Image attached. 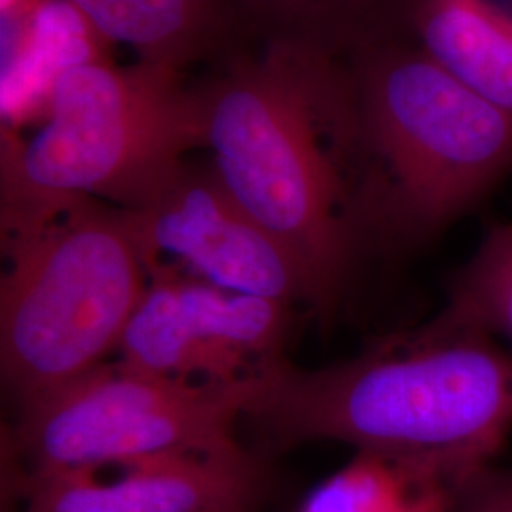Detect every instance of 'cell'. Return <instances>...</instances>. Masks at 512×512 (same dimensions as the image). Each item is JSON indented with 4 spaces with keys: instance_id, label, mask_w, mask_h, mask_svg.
I'll use <instances>...</instances> for the list:
<instances>
[{
    "instance_id": "1",
    "label": "cell",
    "mask_w": 512,
    "mask_h": 512,
    "mask_svg": "<svg viewBox=\"0 0 512 512\" xmlns=\"http://www.w3.org/2000/svg\"><path fill=\"white\" fill-rule=\"evenodd\" d=\"M205 148L239 205L308 272L315 308L329 311L348 275L365 205L361 116L348 59L275 40L200 90Z\"/></svg>"
},
{
    "instance_id": "2",
    "label": "cell",
    "mask_w": 512,
    "mask_h": 512,
    "mask_svg": "<svg viewBox=\"0 0 512 512\" xmlns=\"http://www.w3.org/2000/svg\"><path fill=\"white\" fill-rule=\"evenodd\" d=\"M285 440H336L389 456L492 458L512 427V355L492 338L408 334L391 348L258 376L247 414Z\"/></svg>"
},
{
    "instance_id": "3",
    "label": "cell",
    "mask_w": 512,
    "mask_h": 512,
    "mask_svg": "<svg viewBox=\"0 0 512 512\" xmlns=\"http://www.w3.org/2000/svg\"><path fill=\"white\" fill-rule=\"evenodd\" d=\"M198 147L202 93L184 86L181 71L143 61L74 67L31 137L2 131V224L78 198L145 209Z\"/></svg>"
},
{
    "instance_id": "4",
    "label": "cell",
    "mask_w": 512,
    "mask_h": 512,
    "mask_svg": "<svg viewBox=\"0 0 512 512\" xmlns=\"http://www.w3.org/2000/svg\"><path fill=\"white\" fill-rule=\"evenodd\" d=\"M2 380L21 404L105 365L154 264L128 209L78 198L2 226Z\"/></svg>"
},
{
    "instance_id": "5",
    "label": "cell",
    "mask_w": 512,
    "mask_h": 512,
    "mask_svg": "<svg viewBox=\"0 0 512 512\" xmlns=\"http://www.w3.org/2000/svg\"><path fill=\"white\" fill-rule=\"evenodd\" d=\"M366 165V217L431 234L512 169V114L465 88L406 38L346 57Z\"/></svg>"
},
{
    "instance_id": "6",
    "label": "cell",
    "mask_w": 512,
    "mask_h": 512,
    "mask_svg": "<svg viewBox=\"0 0 512 512\" xmlns=\"http://www.w3.org/2000/svg\"><path fill=\"white\" fill-rule=\"evenodd\" d=\"M258 376L236 384L183 382L122 363L21 404L14 444L27 478L97 471L137 459L236 446Z\"/></svg>"
},
{
    "instance_id": "7",
    "label": "cell",
    "mask_w": 512,
    "mask_h": 512,
    "mask_svg": "<svg viewBox=\"0 0 512 512\" xmlns=\"http://www.w3.org/2000/svg\"><path fill=\"white\" fill-rule=\"evenodd\" d=\"M289 308L158 266L122 336L118 363L183 382H245L283 359Z\"/></svg>"
},
{
    "instance_id": "8",
    "label": "cell",
    "mask_w": 512,
    "mask_h": 512,
    "mask_svg": "<svg viewBox=\"0 0 512 512\" xmlns=\"http://www.w3.org/2000/svg\"><path fill=\"white\" fill-rule=\"evenodd\" d=\"M129 213L154 268L171 256L220 289L315 306L300 260L239 205L213 165H186L164 194Z\"/></svg>"
},
{
    "instance_id": "9",
    "label": "cell",
    "mask_w": 512,
    "mask_h": 512,
    "mask_svg": "<svg viewBox=\"0 0 512 512\" xmlns=\"http://www.w3.org/2000/svg\"><path fill=\"white\" fill-rule=\"evenodd\" d=\"M97 471L27 478L23 512H253L262 476L238 444L129 461Z\"/></svg>"
},
{
    "instance_id": "10",
    "label": "cell",
    "mask_w": 512,
    "mask_h": 512,
    "mask_svg": "<svg viewBox=\"0 0 512 512\" xmlns=\"http://www.w3.org/2000/svg\"><path fill=\"white\" fill-rule=\"evenodd\" d=\"M2 131L42 122L57 80L110 61V42L69 0H0Z\"/></svg>"
},
{
    "instance_id": "11",
    "label": "cell",
    "mask_w": 512,
    "mask_h": 512,
    "mask_svg": "<svg viewBox=\"0 0 512 512\" xmlns=\"http://www.w3.org/2000/svg\"><path fill=\"white\" fill-rule=\"evenodd\" d=\"M403 38L512 114V12L494 0H410Z\"/></svg>"
},
{
    "instance_id": "12",
    "label": "cell",
    "mask_w": 512,
    "mask_h": 512,
    "mask_svg": "<svg viewBox=\"0 0 512 512\" xmlns=\"http://www.w3.org/2000/svg\"><path fill=\"white\" fill-rule=\"evenodd\" d=\"M488 461L476 454L359 452L311 492L300 512H452L465 484Z\"/></svg>"
},
{
    "instance_id": "13",
    "label": "cell",
    "mask_w": 512,
    "mask_h": 512,
    "mask_svg": "<svg viewBox=\"0 0 512 512\" xmlns=\"http://www.w3.org/2000/svg\"><path fill=\"white\" fill-rule=\"evenodd\" d=\"M110 44L139 61L184 67L219 46L236 21L230 0H69Z\"/></svg>"
},
{
    "instance_id": "14",
    "label": "cell",
    "mask_w": 512,
    "mask_h": 512,
    "mask_svg": "<svg viewBox=\"0 0 512 512\" xmlns=\"http://www.w3.org/2000/svg\"><path fill=\"white\" fill-rule=\"evenodd\" d=\"M410 0H230L234 14L260 27L270 42L308 44L338 57L403 38Z\"/></svg>"
},
{
    "instance_id": "15",
    "label": "cell",
    "mask_w": 512,
    "mask_h": 512,
    "mask_svg": "<svg viewBox=\"0 0 512 512\" xmlns=\"http://www.w3.org/2000/svg\"><path fill=\"white\" fill-rule=\"evenodd\" d=\"M505 336L512 344V224L494 226L456 277L439 315L412 336Z\"/></svg>"
},
{
    "instance_id": "16",
    "label": "cell",
    "mask_w": 512,
    "mask_h": 512,
    "mask_svg": "<svg viewBox=\"0 0 512 512\" xmlns=\"http://www.w3.org/2000/svg\"><path fill=\"white\" fill-rule=\"evenodd\" d=\"M452 512H512V471L486 467L476 473L461 490Z\"/></svg>"
}]
</instances>
